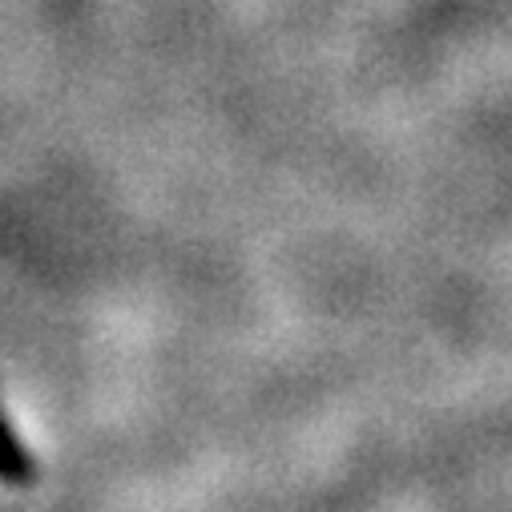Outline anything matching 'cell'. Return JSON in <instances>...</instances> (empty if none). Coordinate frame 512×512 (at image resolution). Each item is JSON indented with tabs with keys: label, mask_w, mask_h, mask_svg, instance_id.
I'll list each match as a JSON object with an SVG mask.
<instances>
[{
	"label": "cell",
	"mask_w": 512,
	"mask_h": 512,
	"mask_svg": "<svg viewBox=\"0 0 512 512\" xmlns=\"http://www.w3.org/2000/svg\"><path fill=\"white\" fill-rule=\"evenodd\" d=\"M0 480H5V484H33L37 480V464L25 452L21 436L13 432L5 408H0Z\"/></svg>",
	"instance_id": "1"
}]
</instances>
